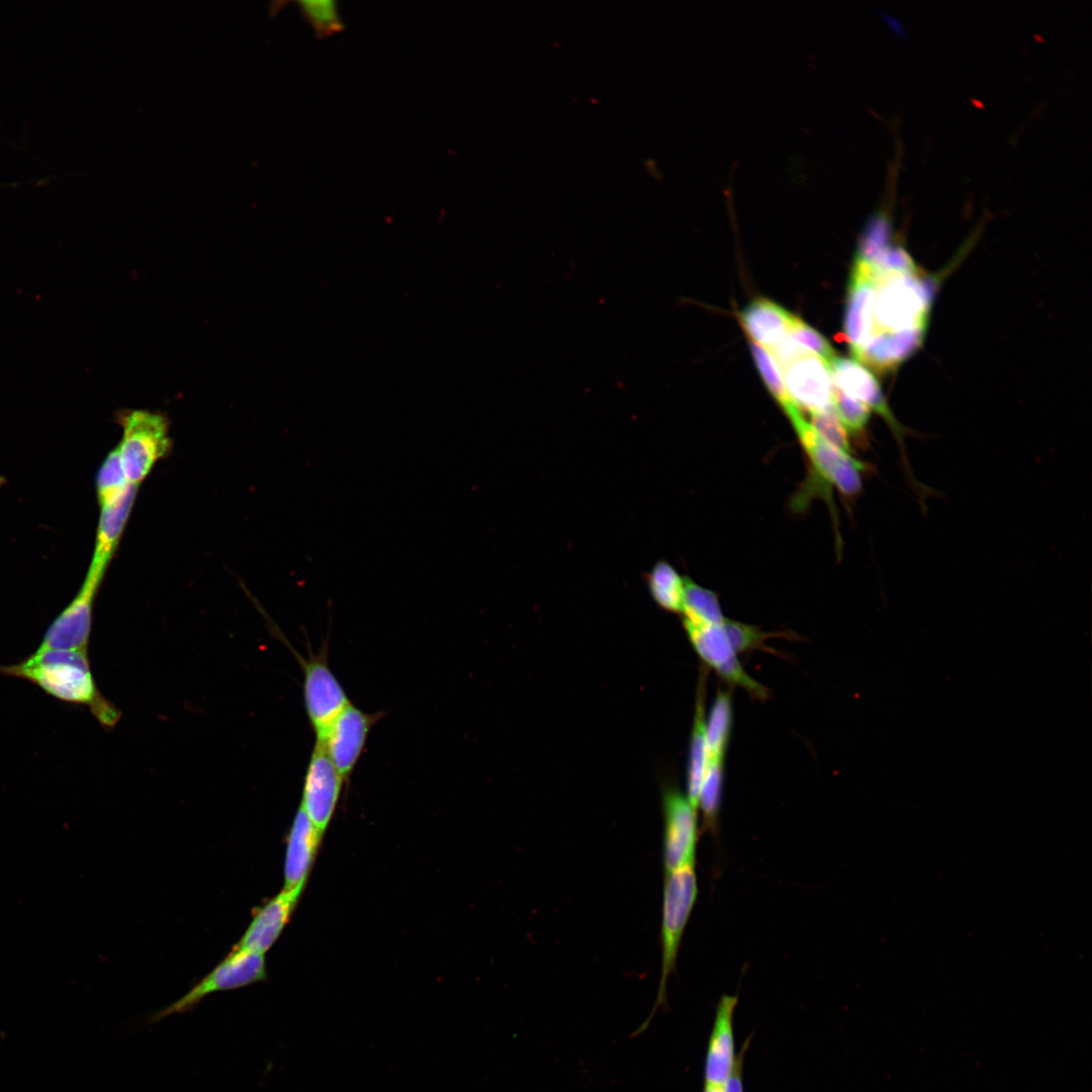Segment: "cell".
Returning a JSON list of instances; mask_svg holds the SVG:
<instances>
[{"instance_id": "obj_1", "label": "cell", "mask_w": 1092, "mask_h": 1092, "mask_svg": "<svg viewBox=\"0 0 1092 1092\" xmlns=\"http://www.w3.org/2000/svg\"><path fill=\"white\" fill-rule=\"evenodd\" d=\"M0 674L25 679L60 701L87 707L106 729L120 719V711L95 682L88 649L35 650L17 663L0 665Z\"/></svg>"}, {"instance_id": "obj_2", "label": "cell", "mask_w": 1092, "mask_h": 1092, "mask_svg": "<svg viewBox=\"0 0 1092 1092\" xmlns=\"http://www.w3.org/2000/svg\"><path fill=\"white\" fill-rule=\"evenodd\" d=\"M874 318L883 332L927 329L938 278L911 274H886L875 278Z\"/></svg>"}, {"instance_id": "obj_3", "label": "cell", "mask_w": 1092, "mask_h": 1092, "mask_svg": "<svg viewBox=\"0 0 1092 1092\" xmlns=\"http://www.w3.org/2000/svg\"><path fill=\"white\" fill-rule=\"evenodd\" d=\"M122 437L117 447L127 481L139 485L154 465L171 448L167 417L148 410H126L117 414Z\"/></svg>"}, {"instance_id": "obj_4", "label": "cell", "mask_w": 1092, "mask_h": 1092, "mask_svg": "<svg viewBox=\"0 0 1092 1092\" xmlns=\"http://www.w3.org/2000/svg\"><path fill=\"white\" fill-rule=\"evenodd\" d=\"M266 979L263 953L233 948L223 961L181 998L154 1013L149 1018L150 1022H157L174 1014L190 1012L206 996L214 992L236 990Z\"/></svg>"}, {"instance_id": "obj_5", "label": "cell", "mask_w": 1092, "mask_h": 1092, "mask_svg": "<svg viewBox=\"0 0 1092 1092\" xmlns=\"http://www.w3.org/2000/svg\"><path fill=\"white\" fill-rule=\"evenodd\" d=\"M788 419L808 457L813 477L823 486H833L845 496L856 495L861 489V473L866 465L826 442L800 410L789 415Z\"/></svg>"}, {"instance_id": "obj_6", "label": "cell", "mask_w": 1092, "mask_h": 1092, "mask_svg": "<svg viewBox=\"0 0 1092 1092\" xmlns=\"http://www.w3.org/2000/svg\"><path fill=\"white\" fill-rule=\"evenodd\" d=\"M698 885L695 862L665 873L662 903V962L657 1003L663 998L680 939L697 899Z\"/></svg>"}, {"instance_id": "obj_7", "label": "cell", "mask_w": 1092, "mask_h": 1092, "mask_svg": "<svg viewBox=\"0 0 1092 1092\" xmlns=\"http://www.w3.org/2000/svg\"><path fill=\"white\" fill-rule=\"evenodd\" d=\"M303 669V699L306 714L321 741L333 720L351 702L328 661V646L307 659L300 657Z\"/></svg>"}, {"instance_id": "obj_8", "label": "cell", "mask_w": 1092, "mask_h": 1092, "mask_svg": "<svg viewBox=\"0 0 1092 1092\" xmlns=\"http://www.w3.org/2000/svg\"><path fill=\"white\" fill-rule=\"evenodd\" d=\"M382 712L368 713L350 703L333 720L321 744L344 782L356 767L373 726Z\"/></svg>"}, {"instance_id": "obj_9", "label": "cell", "mask_w": 1092, "mask_h": 1092, "mask_svg": "<svg viewBox=\"0 0 1092 1092\" xmlns=\"http://www.w3.org/2000/svg\"><path fill=\"white\" fill-rule=\"evenodd\" d=\"M690 642L702 660L728 684L745 690L763 700L767 689L752 678L742 667L721 625H698L684 620Z\"/></svg>"}, {"instance_id": "obj_10", "label": "cell", "mask_w": 1092, "mask_h": 1092, "mask_svg": "<svg viewBox=\"0 0 1092 1092\" xmlns=\"http://www.w3.org/2000/svg\"><path fill=\"white\" fill-rule=\"evenodd\" d=\"M829 369L833 378L832 382L836 387L845 394L861 401L870 410H873L883 417L889 425L899 442L901 458L906 468V474L909 480L915 485L916 479L912 474L903 442V435L906 433V430L900 425L891 412L878 380L861 364L848 358L835 357L829 364Z\"/></svg>"}, {"instance_id": "obj_11", "label": "cell", "mask_w": 1092, "mask_h": 1092, "mask_svg": "<svg viewBox=\"0 0 1092 1092\" xmlns=\"http://www.w3.org/2000/svg\"><path fill=\"white\" fill-rule=\"evenodd\" d=\"M663 812V864L669 873L695 862L697 817L689 799L674 790L665 792Z\"/></svg>"}, {"instance_id": "obj_12", "label": "cell", "mask_w": 1092, "mask_h": 1092, "mask_svg": "<svg viewBox=\"0 0 1092 1092\" xmlns=\"http://www.w3.org/2000/svg\"><path fill=\"white\" fill-rule=\"evenodd\" d=\"M100 584L85 577L79 593L49 626L36 650L88 649L93 606Z\"/></svg>"}, {"instance_id": "obj_13", "label": "cell", "mask_w": 1092, "mask_h": 1092, "mask_svg": "<svg viewBox=\"0 0 1092 1092\" xmlns=\"http://www.w3.org/2000/svg\"><path fill=\"white\" fill-rule=\"evenodd\" d=\"M343 782L325 748L314 743L306 768L300 807L322 833L335 811Z\"/></svg>"}, {"instance_id": "obj_14", "label": "cell", "mask_w": 1092, "mask_h": 1092, "mask_svg": "<svg viewBox=\"0 0 1092 1092\" xmlns=\"http://www.w3.org/2000/svg\"><path fill=\"white\" fill-rule=\"evenodd\" d=\"M780 370L790 397L799 407L810 415L832 407L830 369L819 357L809 353Z\"/></svg>"}, {"instance_id": "obj_15", "label": "cell", "mask_w": 1092, "mask_h": 1092, "mask_svg": "<svg viewBox=\"0 0 1092 1092\" xmlns=\"http://www.w3.org/2000/svg\"><path fill=\"white\" fill-rule=\"evenodd\" d=\"M876 280L869 264L854 259L847 286L843 335L852 355L875 329Z\"/></svg>"}, {"instance_id": "obj_16", "label": "cell", "mask_w": 1092, "mask_h": 1092, "mask_svg": "<svg viewBox=\"0 0 1092 1092\" xmlns=\"http://www.w3.org/2000/svg\"><path fill=\"white\" fill-rule=\"evenodd\" d=\"M138 486L129 484L121 493L100 505L94 553L86 576L102 581L127 523Z\"/></svg>"}, {"instance_id": "obj_17", "label": "cell", "mask_w": 1092, "mask_h": 1092, "mask_svg": "<svg viewBox=\"0 0 1092 1092\" xmlns=\"http://www.w3.org/2000/svg\"><path fill=\"white\" fill-rule=\"evenodd\" d=\"M305 883L283 889L256 909L251 923L234 948L265 953L280 935L298 901Z\"/></svg>"}, {"instance_id": "obj_18", "label": "cell", "mask_w": 1092, "mask_h": 1092, "mask_svg": "<svg viewBox=\"0 0 1092 1092\" xmlns=\"http://www.w3.org/2000/svg\"><path fill=\"white\" fill-rule=\"evenodd\" d=\"M736 1004L737 998L729 995L719 1002L706 1056L705 1087H724L736 1067L733 1035Z\"/></svg>"}, {"instance_id": "obj_19", "label": "cell", "mask_w": 1092, "mask_h": 1092, "mask_svg": "<svg viewBox=\"0 0 1092 1092\" xmlns=\"http://www.w3.org/2000/svg\"><path fill=\"white\" fill-rule=\"evenodd\" d=\"M925 333V329L874 332L853 357L881 373L891 371L921 347Z\"/></svg>"}, {"instance_id": "obj_20", "label": "cell", "mask_w": 1092, "mask_h": 1092, "mask_svg": "<svg viewBox=\"0 0 1092 1092\" xmlns=\"http://www.w3.org/2000/svg\"><path fill=\"white\" fill-rule=\"evenodd\" d=\"M323 833L299 807L288 838L284 863V889L305 883Z\"/></svg>"}, {"instance_id": "obj_21", "label": "cell", "mask_w": 1092, "mask_h": 1092, "mask_svg": "<svg viewBox=\"0 0 1092 1092\" xmlns=\"http://www.w3.org/2000/svg\"><path fill=\"white\" fill-rule=\"evenodd\" d=\"M747 335L768 350L788 336L794 314L765 298L749 302L739 313Z\"/></svg>"}, {"instance_id": "obj_22", "label": "cell", "mask_w": 1092, "mask_h": 1092, "mask_svg": "<svg viewBox=\"0 0 1092 1092\" xmlns=\"http://www.w3.org/2000/svg\"><path fill=\"white\" fill-rule=\"evenodd\" d=\"M701 678L697 694L694 724L690 740L688 767V799L694 808H698L702 783L708 764V747L705 720V680Z\"/></svg>"}, {"instance_id": "obj_23", "label": "cell", "mask_w": 1092, "mask_h": 1092, "mask_svg": "<svg viewBox=\"0 0 1092 1092\" xmlns=\"http://www.w3.org/2000/svg\"><path fill=\"white\" fill-rule=\"evenodd\" d=\"M732 719L731 693L718 690L706 722L708 759L724 758L731 735Z\"/></svg>"}, {"instance_id": "obj_24", "label": "cell", "mask_w": 1092, "mask_h": 1092, "mask_svg": "<svg viewBox=\"0 0 1092 1092\" xmlns=\"http://www.w3.org/2000/svg\"><path fill=\"white\" fill-rule=\"evenodd\" d=\"M649 592L655 603L662 609L681 613L685 577L668 562L658 561L647 574Z\"/></svg>"}, {"instance_id": "obj_25", "label": "cell", "mask_w": 1092, "mask_h": 1092, "mask_svg": "<svg viewBox=\"0 0 1092 1092\" xmlns=\"http://www.w3.org/2000/svg\"><path fill=\"white\" fill-rule=\"evenodd\" d=\"M681 614L685 621L698 625H721L726 619L718 595L689 577H685Z\"/></svg>"}, {"instance_id": "obj_26", "label": "cell", "mask_w": 1092, "mask_h": 1092, "mask_svg": "<svg viewBox=\"0 0 1092 1092\" xmlns=\"http://www.w3.org/2000/svg\"><path fill=\"white\" fill-rule=\"evenodd\" d=\"M724 780V758L708 759L707 769L702 783L698 807L703 812L706 825L715 830L721 807Z\"/></svg>"}, {"instance_id": "obj_27", "label": "cell", "mask_w": 1092, "mask_h": 1092, "mask_svg": "<svg viewBox=\"0 0 1092 1092\" xmlns=\"http://www.w3.org/2000/svg\"><path fill=\"white\" fill-rule=\"evenodd\" d=\"M301 16L312 26L317 38L340 32L345 23L334 0H302L295 2Z\"/></svg>"}, {"instance_id": "obj_28", "label": "cell", "mask_w": 1092, "mask_h": 1092, "mask_svg": "<svg viewBox=\"0 0 1092 1092\" xmlns=\"http://www.w3.org/2000/svg\"><path fill=\"white\" fill-rule=\"evenodd\" d=\"M891 235L890 218L882 212L875 214L859 239L854 259L872 264L889 247Z\"/></svg>"}, {"instance_id": "obj_29", "label": "cell", "mask_w": 1092, "mask_h": 1092, "mask_svg": "<svg viewBox=\"0 0 1092 1092\" xmlns=\"http://www.w3.org/2000/svg\"><path fill=\"white\" fill-rule=\"evenodd\" d=\"M749 346L763 382L779 405L786 412L796 403L790 397L786 389L781 370L776 360L763 349V347L756 343H750Z\"/></svg>"}, {"instance_id": "obj_30", "label": "cell", "mask_w": 1092, "mask_h": 1092, "mask_svg": "<svg viewBox=\"0 0 1092 1092\" xmlns=\"http://www.w3.org/2000/svg\"><path fill=\"white\" fill-rule=\"evenodd\" d=\"M129 484L118 454L117 448L109 452L102 462L96 478V491L99 505L121 493Z\"/></svg>"}, {"instance_id": "obj_31", "label": "cell", "mask_w": 1092, "mask_h": 1092, "mask_svg": "<svg viewBox=\"0 0 1092 1092\" xmlns=\"http://www.w3.org/2000/svg\"><path fill=\"white\" fill-rule=\"evenodd\" d=\"M832 408L846 433H861L870 420L871 410L861 401L845 394L833 384Z\"/></svg>"}, {"instance_id": "obj_32", "label": "cell", "mask_w": 1092, "mask_h": 1092, "mask_svg": "<svg viewBox=\"0 0 1092 1092\" xmlns=\"http://www.w3.org/2000/svg\"><path fill=\"white\" fill-rule=\"evenodd\" d=\"M788 335L827 363L828 366L835 358L834 350L829 342L796 315H794Z\"/></svg>"}, {"instance_id": "obj_33", "label": "cell", "mask_w": 1092, "mask_h": 1092, "mask_svg": "<svg viewBox=\"0 0 1092 1092\" xmlns=\"http://www.w3.org/2000/svg\"><path fill=\"white\" fill-rule=\"evenodd\" d=\"M809 422L826 442L844 453L851 454L847 433L832 407L812 414Z\"/></svg>"}, {"instance_id": "obj_34", "label": "cell", "mask_w": 1092, "mask_h": 1092, "mask_svg": "<svg viewBox=\"0 0 1092 1092\" xmlns=\"http://www.w3.org/2000/svg\"><path fill=\"white\" fill-rule=\"evenodd\" d=\"M869 265L875 278L886 274H911L918 270L911 256L900 246H889Z\"/></svg>"}, {"instance_id": "obj_35", "label": "cell", "mask_w": 1092, "mask_h": 1092, "mask_svg": "<svg viewBox=\"0 0 1092 1092\" xmlns=\"http://www.w3.org/2000/svg\"><path fill=\"white\" fill-rule=\"evenodd\" d=\"M722 627L736 653L747 652L761 647L768 636L754 626L730 619H725Z\"/></svg>"}, {"instance_id": "obj_36", "label": "cell", "mask_w": 1092, "mask_h": 1092, "mask_svg": "<svg viewBox=\"0 0 1092 1092\" xmlns=\"http://www.w3.org/2000/svg\"><path fill=\"white\" fill-rule=\"evenodd\" d=\"M704 1092H725L724 1087H705Z\"/></svg>"}, {"instance_id": "obj_37", "label": "cell", "mask_w": 1092, "mask_h": 1092, "mask_svg": "<svg viewBox=\"0 0 1092 1092\" xmlns=\"http://www.w3.org/2000/svg\"><path fill=\"white\" fill-rule=\"evenodd\" d=\"M5 482V478L0 476V486Z\"/></svg>"}]
</instances>
